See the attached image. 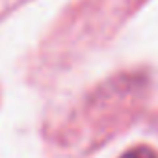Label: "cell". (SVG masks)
Returning <instances> with one entry per match:
<instances>
[{"instance_id": "cell-1", "label": "cell", "mask_w": 158, "mask_h": 158, "mask_svg": "<svg viewBox=\"0 0 158 158\" xmlns=\"http://www.w3.org/2000/svg\"><path fill=\"white\" fill-rule=\"evenodd\" d=\"M121 158H156V154L149 147H136V149H130L128 152H125Z\"/></svg>"}]
</instances>
